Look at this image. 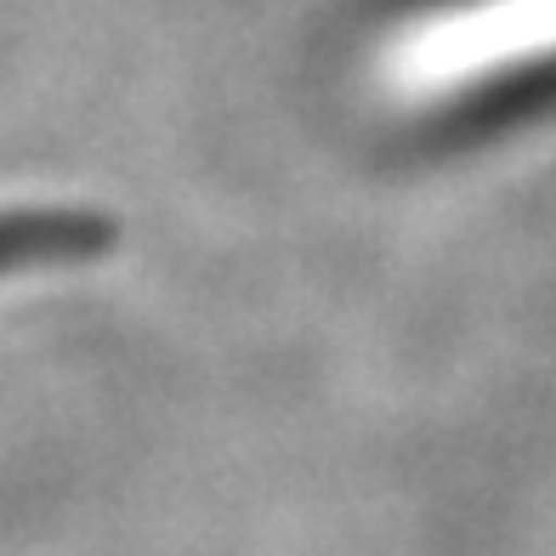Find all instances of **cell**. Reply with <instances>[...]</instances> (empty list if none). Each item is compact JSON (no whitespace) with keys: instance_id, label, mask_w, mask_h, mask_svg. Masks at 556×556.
Segmentation results:
<instances>
[{"instance_id":"6da1fadb","label":"cell","mask_w":556,"mask_h":556,"mask_svg":"<svg viewBox=\"0 0 556 556\" xmlns=\"http://www.w3.org/2000/svg\"><path fill=\"white\" fill-rule=\"evenodd\" d=\"M68 216L52 199H12L0 205V278H29L68 262Z\"/></svg>"}]
</instances>
